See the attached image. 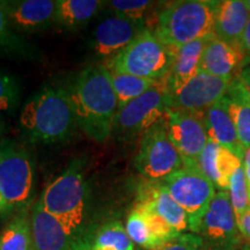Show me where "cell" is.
Masks as SVG:
<instances>
[{
    "label": "cell",
    "mask_w": 250,
    "mask_h": 250,
    "mask_svg": "<svg viewBox=\"0 0 250 250\" xmlns=\"http://www.w3.org/2000/svg\"><path fill=\"white\" fill-rule=\"evenodd\" d=\"M67 92L78 126L95 142L107 140L114 132L115 118L120 110L107 66L86 67L78 74Z\"/></svg>",
    "instance_id": "obj_1"
},
{
    "label": "cell",
    "mask_w": 250,
    "mask_h": 250,
    "mask_svg": "<svg viewBox=\"0 0 250 250\" xmlns=\"http://www.w3.org/2000/svg\"><path fill=\"white\" fill-rule=\"evenodd\" d=\"M20 126L30 143L40 145L71 138L78 124L67 89L44 86L37 90L24 103Z\"/></svg>",
    "instance_id": "obj_2"
},
{
    "label": "cell",
    "mask_w": 250,
    "mask_h": 250,
    "mask_svg": "<svg viewBox=\"0 0 250 250\" xmlns=\"http://www.w3.org/2000/svg\"><path fill=\"white\" fill-rule=\"evenodd\" d=\"M217 0H181L162 7L154 34L170 49L214 35Z\"/></svg>",
    "instance_id": "obj_3"
},
{
    "label": "cell",
    "mask_w": 250,
    "mask_h": 250,
    "mask_svg": "<svg viewBox=\"0 0 250 250\" xmlns=\"http://www.w3.org/2000/svg\"><path fill=\"white\" fill-rule=\"evenodd\" d=\"M83 165L80 160L72 162L45 188L39 201L68 232L83 239H93L94 233L86 228L88 193Z\"/></svg>",
    "instance_id": "obj_4"
},
{
    "label": "cell",
    "mask_w": 250,
    "mask_h": 250,
    "mask_svg": "<svg viewBox=\"0 0 250 250\" xmlns=\"http://www.w3.org/2000/svg\"><path fill=\"white\" fill-rule=\"evenodd\" d=\"M0 189L11 213L29 210L35 189V165L23 145L0 140Z\"/></svg>",
    "instance_id": "obj_5"
},
{
    "label": "cell",
    "mask_w": 250,
    "mask_h": 250,
    "mask_svg": "<svg viewBox=\"0 0 250 250\" xmlns=\"http://www.w3.org/2000/svg\"><path fill=\"white\" fill-rule=\"evenodd\" d=\"M173 58L174 50L165 45L154 31L147 28L105 66L110 72L161 81L169 73Z\"/></svg>",
    "instance_id": "obj_6"
},
{
    "label": "cell",
    "mask_w": 250,
    "mask_h": 250,
    "mask_svg": "<svg viewBox=\"0 0 250 250\" xmlns=\"http://www.w3.org/2000/svg\"><path fill=\"white\" fill-rule=\"evenodd\" d=\"M169 195L186 212L190 233H198L203 218L217 191L197 164H184L182 168L161 181Z\"/></svg>",
    "instance_id": "obj_7"
},
{
    "label": "cell",
    "mask_w": 250,
    "mask_h": 250,
    "mask_svg": "<svg viewBox=\"0 0 250 250\" xmlns=\"http://www.w3.org/2000/svg\"><path fill=\"white\" fill-rule=\"evenodd\" d=\"M134 165L139 174L151 182H161L184 166L168 136L166 117L142 136Z\"/></svg>",
    "instance_id": "obj_8"
},
{
    "label": "cell",
    "mask_w": 250,
    "mask_h": 250,
    "mask_svg": "<svg viewBox=\"0 0 250 250\" xmlns=\"http://www.w3.org/2000/svg\"><path fill=\"white\" fill-rule=\"evenodd\" d=\"M167 109V89L165 80H161L118 110L114 132L124 139L143 136L153 125L165 120Z\"/></svg>",
    "instance_id": "obj_9"
},
{
    "label": "cell",
    "mask_w": 250,
    "mask_h": 250,
    "mask_svg": "<svg viewBox=\"0 0 250 250\" xmlns=\"http://www.w3.org/2000/svg\"><path fill=\"white\" fill-rule=\"evenodd\" d=\"M197 235L205 250H237L243 237L227 190H218L203 218Z\"/></svg>",
    "instance_id": "obj_10"
},
{
    "label": "cell",
    "mask_w": 250,
    "mask_h": 250,
    "mask_svg": "<svg viewBox=\"0 0 250 250\" xmlns=\"http://www.w3.org/2000/svg\"><path fill=\"white\" fill-rule=\"evenodd\" d=\"M229 85L230 81L199 72L176 92L167 94L168 109L203 115L226 95Z\"/></svg>",
    "instance_id": "obj_11"
},
{
    "label": "cell",
    "mask_w": 250,
    "mask_h": 250,
    "mask_svg": "<svg viewBox=\"0 0 250 250\" xmlns=\"http://www.w3.org/2000/svg\"><path fill=\"white\" fill-rule=\"evenodd\" d=\"M166 124L168 136L184 164H197L208 143L203 115L167 109Z\"/></svg>",
    "instance_id": "obj_12"
},
{
    "label": "cell",
    "mask_w": 250,
    "mask_h": 250,
    "mask_svg": "<svg viewBox=\"0 0 250 250\" xmlns=\"http://www.w3.org/2000/svg\"><path fill=\"white\" fill-rule=\"evenodd\" d=\"M30 223L36 250H90L93 239H83L68 232L40 201L31 208Z\"/></svg>",
    "instance_id": "obj_13"
},
{
    "label": "cell",
    "mask_w": 250,
    "mask_h": 250,
    "mask_svg": "<svg viewBox=\"0 0 250 250\" xmlns=\"http://www.w3.org/2000/svg\"><path fill=\"white\" fill-rule=\"evenodd\" d=\"M147 28L146 21L130 20L112 14L102 20L95 28L92 43L94 52L99 57L110 61Z\"/></svg>",
    "instance_id": "obj_14"
},
{
    "label": "cell",
    "mask_w": 250,
    "mask_h": 250,
    "mask_svg": "<svg viewBox=\"0 0 250 250\" xmlns=\"http://www.w3.org/2000/svg\"><path fill=\"white\" fill-rule=\"evenodd\" d=\"M11 27L19 35L34 34L54 24V0H4Z\"/></svg>",
    "instance_id": "obj_15"
},
{
    "label": "cell",
    "mask_w": 250,
    "mask_h": 250,
    "mask_svg": "<svg viewBox=\"0 0 250 250\" xmlns=\"http://www.w3.org/2000/svg\"><path fill=\"white\" fill-rule=\"evenodd\" d=\"M203 120L210 142L229 149L237 158L245 160L246 149L240 142L236 127L230 117L226 95L203 114Z\"/></svg>",
    "instance_id": "obj_16"
},
{
    "label": "cell",
    "mask_w": 250,
    "mask_h": 250,
    "mask_svg": "<svg viewBox=\"0 0 250 250\" xmlns=\"http://www.w3.org/2000/svg\"><path fill=\"white\" fill-rule=\"evenodd\" d=\"M241 68L240 51L214 35L206 42L199 71L221 79L232 81L240 76Z\"/></svg>",
    "instance_id": "obj_17"
},
{
    "label": "cell",
    "mask_w": 250,
    "mask_h": 250,
    "mask_svg": "<svg viewBox=\"0 0 250 250\" xmlns=\"http://www.w3.org/2000/svg\"><path fill=\"white\" fill-rule=\"evenodd\" d=\"M242 164L233 152L210 140L197 160L199 169L219 190H228L230 177Z\"/></svg>",
    "instance_id": "obj_18"
},
{
    "label": "cell",
    "mask_w": 250,
    "mask_h": 250,
    "mask_svg": "<svg viewBox=\"0 0 250 250\" xmlns=\"http://www.w3.org/2000/svg\"><path fill=\"white\" fill-rule=\"evenodd\" d=\"M138 202H146L176 233L189 232V220L186 212L174 201L161 182L146 181L139 189Z\"/></svg>",
    "instance_id": "obj_19"
},
{
    "label": "cell",
    "mask_w": 250,
    "mask_h": 250,
    "mask_svg": "<svg viewBox=\"0 0 250 250\" xmlns=\"http://www.w3.org/2000/svg\"><path fill=\"white\" fill-rule=\"evenodd\" d=\"M250 20L245 0L219 1L214 23V36L240 51L243 31Z\"/></svg>",
    "instance_id": "obj_20"
},
{
    "label": "cell",
    "mask_w": 250,
    "mask_h": 250,
    "mask_svg": "<svg viewBox=\"0 0 250 250\" xmlns=\"http://www.w3.org/2000/svg\"><path fill=\"white\" fill-rule=\"evenodd\" d=\"M208 39L193 41L174 50L173 64L169 73L165 79L167 94L176 92L184 83H187L201 72L199 66H201L202 55Z\"/></svg>",
    "instance_id": "obj_21"
},
{
    "label": "cell",
    "mask_w": 250,
    "mask_h": 250,
    "mask_svg": "<svg viewBox=\"0 0 250 250\" xmlns=\"http://www.w3.org/2000/svg\"><path fill=\"white\" fill-rule=\"evenodd\" d=\"M226 96L237 136L247 152L250 148V95L240 76L230 81Z\"/></svg>",
    "instance_id": "obj_22"
},
{
    "label": "cell",
    "mask_w": 250,
    "mask_h": 250,
    "mask_svg": "<svg viewBox=\"0 0 250 250\" xmlns=\"http://www.w3.org/2000/svg\"><path fill=\"white\" fill-rule=\"evenodd\" d=\"M104 4L98 0H57L54 24L72 30L83 27Z\"/></svg>",
    "instance_id": "obj_23"
},
{
    "label": "cell",
    "mask_w": 250,
    "mask_h": 250,
    "mask_svg": "<svg viewBox=\"0 0 250 250\" xmlns=\"http://www.w3.org/2000/svg\"><path fill=\"white\" fill-rule=\"evenodd\" d=\"M0 250H36L29 210L18 212L0 233Z\"/></svg>",
    "instance_id": "obj_24"
},
{
    "label": "cell",
    "mask_w": 250,
    "mask_h": 250,
    "mask_svg": "<svg viewBox=\"0 0 250 250\" xmlns=\"http://www.w3.org/2000/svg\"><path fill=\"white\" fill-rule=\"evenodd\" d=\"M0 57H35L33 46L9 24L4 0H0Z\"/></svg>",
    "instance_id": "obj_25"
},
{
    "label": "cell",
    "mask_w": 250,
    "mask_h": 250,
    "mask_svg": "<svg viewBox=\"0 0 250 250\" xmlns=\"http://www.w3.org/2000/svg\"><path fill=\"white\" fill-rule=\"evenodd\" d=\"M134 246L122 223L110 221L94 233L90 250H134Z\"/></svg>",
    "instance_id": "obj_26"
},
{
    "label": "cell",
    "mask_w": 250,
    "mask_h": 250,
    "mask_svg": "<svg viewBox=\"0 0 250 250\" xmlns=\"http://www.w3.org/2000/svg\"><path fill=\"white\" fill-rule=\"evenodd\" d=\"M112 85L117 95L118 107L123 108L127 103L139 98L144 93L155 85L158 81L130 76V74L110 72Z\"/></svg>",
    "instance_id": "obj_27"
},
{
    "label": "cell",
    "mask_w": 250,
    "mask_h": 250,
    "mask_svg": "<svg viewBox=\"0 0 250 250\" xmlns=\"http://www.w3.org/2000/svg\"><path fill=\"white\" fill-rule=\"evenodd\" d=\"M125 229L134 245L146 250H156L159 248V243L153 236L147 220L137 206H134L133 210L130 212L126 225H125Z\"/></svg>",
    "instance_id": "obj_28"
},
{
    "label": "cell",
    "mask_w": 250,
    "mask_h": 250,
    "mask_svg": "<svg viewBox=\"0 0 250 250\" xmlns=\"http://www.w3.org/2000/svg\"><path fill=\"white\" fill-rule=\"evenodd\" d=\"M227 191L229 193L230 203H232L236 218L241 217L243 213L250 210L249 188L243 165L234 171Z\"/></svg>",
    "instance_id": "obj_29"
},
{
    "label": "cell",
    "mask_w": 250,
    "mask_h": 250,
    "mask_svg": "<svg viewBox=\"0 0 250 250\" xmlns=\"http://www.w3.org/2000/svg\"><path fill=\"white\" fill-rule=\"evenodd\" d=\"M111 13L118 17L136 21H146L145 17L153 7L154 2L147 0H111L104 2Z\"/></svg>",
    "instance_id": "obj_30"
},
{
    "label": "cell",
    "mask_w": 250,
    "mask_h": 250,
    "mask_svg": "<svg viewBox=\"0 0 250 250\" xmlns=\"http://www.w3.org/2000/svg\"><path fill=\"white\" fill-rule=\"evenodd\" d=\"M21 102V89L18 80L0 71V112H13Z\"/></svg>",
    "instance_id": "obj_31"
},
{
    "label": "cell",
    "mask_w": 250,
    "mask_h": 250,
    "mask_svg": "<svg viewBox=\"0 0 250 250\" xmlns=\"http://www.w3.org/2000/svg\"><path fill=\"white\" fill-rule=\"evenodd\" d=\"M156 250H205L202 237L193 233H183Z\"/></svg>",
    "instance_id": "obj_32"
},
{
    "label": "cell",
    "mask_w": 250,
    "mask_h": 250,
    "mask_svg": "<svg viewBox=\"0 0 250 250\" xmlns=\"http://www.w3.org/2000/svg\"><path fill=\"white\" fill-rule=\"evenodd\" d=\"M240 54H241V68L250 66V20L247 24L240 42Z\"/></svg>",
    "instance_id": "obj_33"
},
{
    "label": "cell",
    "mask_w": 250,
    "mask_h": 250,
    "mask_svg": "<svg viewBox=\"0 0 250 250\" xmlns=\"http://www.w3.org/2000/svg\"><path fill=\"white\" fill-rule=\"evenodd\" d=\"M237 226L243 239L250 242V210L237 218Z\"/></svg>",
    "instance_id": "obj_34"
},
{
    "label": "cell",
    "mask_w": 250,
    "mask_h": 250,
    "mask_svg": "<svg viewBox=\"0 0 250 250\" xmlns=\"http://www.w3.org/2000/svg\"><path fill=\"white\" fill-rule=\"evenodd\" d=\"M240 78H241L242 83H245L246 88L248 89L250 95V66L243 68V70L240 72Z\"/></svg>",
    "instance_id": "obj_35"
},
{
    "label": "cell",
    "mask_w": 250,
    "mask_h": 250,
    "mask_svg": "<svg viewBox=\"0 0 250 250\" xmlns=\"http://www.w3.org/2000/svg\"><path fill=\"white\" fill-rule=\"evenodd\" d=\"M11 213V210H9V206L6 202L4 195H2L1 189H0V214H7Z\"/></svg>",
    "instance_id": "obj_36"
},
{
    "label": "cell",
    "mask_w": 250,
    "mask_h": 250,
    "mask_svg": "<svg viewBox=\"0 0 250 250\" xmlns=\"http://www.w3.org/2000/svg\"><path fill=\"white\" fill-rule=\"evenodd\" d=\"M243 168H245V173L247 177V182H248L249 195H250V156L249 155L245 156V160H243Z\"/></svg>",
    "instance_id": "obj_37"
},
{
    "label": "cell",
    "mask_w": 250,
    "mask_h": 250,
    "mask_svg": "<svg viewBox=\"0 0 250 250\" xmlns=\"http://www.w3.org/2000/svg\"><path fill=\"white\" fill-rule=\"evenodd\" d=\"M5 131H6V121L4 116L1 115V112H0V140H1L2 136H4Z\"/></svg>",
    "instance_id": "obj_38"
},
{
    "label": "cell",
    "mask_w": 250,
    "mask_h": 250,
    "mask_svg": "<svg viewBox=\"0 0 250 250\" xmlns=\"http://www.w3.org/2000/svg\"><path fill=\"white\" fill-rule=\"evenodd\" d=\"M237 250H250V242H243L242 246Z\"/></svg>",
    "instance_id": "obj_39"
},
{
    "label": "cell",
    "mask_w": 250,
    "mask_h": 250,
    "mask_svg": "<svg viewBox=\"0 0 250 250\" xmlns=\"http://www.w3.org/2000/svg\"><path fill=\"white\" fill-rule=\"evenodd\" d=\"M245 2H246V6H247V8H248V12L250 14V0H245Z\"/></svg>",
    "instance_id": "obj_40"
},
{
    "label": "cell",
    "mask_w": 250,
    "mask_h": 250,
    "mask_svg": "<svg viewBox=\"0 0 250 250\" xmlns=\"http://www.w3.org/2000/svg\"><path fill=\"white\" fill-rule=\"evenodd\" d=\"M246 155H249V156H250V148L248 149V151L246 152ZM246 155H245V156H246Z\"/></svg>",
    "instance_id": "obj_41"
}]
</instances>
